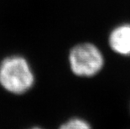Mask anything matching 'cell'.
I'll list each match as a JSON object with an SVG mask.
<instances>
[{"instance_id": "obj_3", "label": "cell", "mask_w": 130, "mask_h": 129, "mask_svg": "<svg viewBox=\"0 0 130 129\" xmlns=\"http://www.w3.org/2000/svg\"><path fill=\"white\" fill-rule=\"evenodd\" d=\"M108 44L112 51L121 56H130V24H123L110 33Z\"/></svg>"}, {"instance_id": "obj_1", "label": "cell", "mask_w": 130, "mask_h": 129, "mask_svg": "<svg viewBox=\"0 0 130 129\" xmlns=\"http://www.w3.org/2000/svg\"><path fill=\"white\" fill-rule=\"evenodd\" d=\"M35 82L34 70L24 56L13 54L0 62V86L7 92L24 95L33 88Z\"/></svg>"}, {"instance_id": "obj_5", "label": "cell", "mask_w": 130, "mask_h": 129, "mask_svg": "<svg viewBox=\"0 0 130 129\" xmlns=\"http://www.w3.org/2000/svg\"><path fill=\"white\" fill-rule=\"evenodd\" d=\"M29 129H44V128L40 127H30Z\"/></svg>"}, {"instance_id": "obj_4", "label": "cell", "mask_w": 130, "mask_h": 129, "mask_svg": "<svg viewBox=\"0 0 130 129\" xmlns=\"http://www.w3.org/2000/svg\"><path fill=\"white\" fill-rule=\"evenodd\" d=\"M58 129H92V127L85 119L81 117H72L63 122Z\"/></svg>"}, {"instance_id": "obj_2", "label": "cell", "mask_w": 130, "mask_h": 129, "mask_svg": "<svg viewBox=\"0 0 130 129\" xmlns=\"http://www.w3.org/2000/svg\"><path fill=\"white\" fill-rule=\"evenodd\" d=\"M69 66L75 76L82 78L93 77L104 66V57L98 46L84 42L73 46L68 56Z\"/></svg>"}]
</instances>
